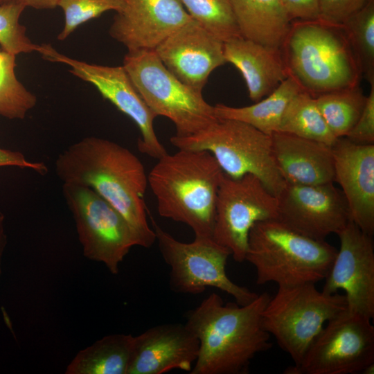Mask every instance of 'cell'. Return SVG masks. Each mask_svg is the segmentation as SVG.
Segmentation results:
<instances>
[{"instance_id": "cell-1", "label": "cell", "mask_w": 374, "mask_h": 374, "mask_svg": "<svg viewBox=\"0 0 374 374\" xmlns=\"http://www.w3.org/2000/svg\"><path fill=\"white\" fill-rule=\"evenodd\" d=\"M55 168L62 183L87 186L118 211L134 232L138 246L150 248L156 242L145 201L148 175L129 149L105 139L87 136L59 154Z\"/></svg>"}, {"instance_id": "cell-2", "label": "cell", "mask_w": 374, "mask_h": 374, "mask_svg": "<svg viewBox=\"0 0 374 374\" xmlns=\"http://www.w3.org/2000/svg\"><path fill=\"white\" fill-rule=\"evenodd\" d=\"M270 296L264 292L247 305L224 303L212 293L190 310L185 325L199 343L190 374H245L251 360L272 344L262 324Z\"/></svg>"}, {"instance_id": "cell-3", "label": "cell", "mask_w": 374, "mask_h": 374, "mask_svg": "<svg viewBox=\"0 0 374 374\" xmlns=\"http://www.w3.org/2000/svg\"><path fill=\"white\" fill-rule=\"evenodd\" d=\"M223 175L209 152L178 149L158 159L148 175V183L161 217L186 224L195 237L213 238Z\"/></svg>"}, {"instance_id": "cell-4", "label": "cell", "mask_w": 374, "mask_h": 374, "mask_svg": "<svg viewBox=\"0 0 374 374\" xmlns=\"http://www.w3.org/2000/svg\"><path fill=\"white\" fill-rule=\"evenodd\" d=\"M288 77L317 98L359 85L362 77L342 25L292 21L280 48Z\"/></svg>"}, {"instance_id": "cell-5", "label": "cell", "mask_w": 374, "mask_h": 374, "mask_svg": "<svg viewBox=\"0 0 374 374\" xmlns=\"http://www.w3.org/2000/svg\"><path fill=\"white\" fill-rule=\"evenodd\" d=\"M337 251L325 240L306 236L276 218L252 226L245 260L255 267L258 285L316 284L326 278Z\"/></svg>"}, {"instance_id": "cell-6", "label": "cell", "mask_w": 374, "mask_h": 374, "mask_svg": "<svg viewBox=\"0 0 374 374\" xmlns=\"http://www.w3.org/2000/svg\"><path fill=\"white\" fill-rule=\"evenodd\" d=\"M170 141L178 149L209 152L231 178L257 177L276 196L285 184L274 161L271 135L244 122L218 118L197 133Z\"/></svg>"}, {"instance_id": "cell-7", "label": "cell", "mask_w": 374, "mask_h": 374, "mask_svg": "<svg viewBox=\"0 0 374 374\" xmlns=\"http://www.w3.org/2000/svg\"><path fill=\"white\" fill-rule=\"evenodd\" d=\"M123 66L151 111L173 123L176 136L197 133L218 118L214 106L204 100L202 93L172 74L154 50L128 51Z\"/></svg>"}, {"instance_id": "cell-8", "label": "cell", "mask_w": 374, "mask_h": 374, "mask_svg": "<svg viewBox=\"0 0 374 374\" xmlns=\"http://www.w3.org/2000/svg\"><path fill=\"white\" fill-rule=\"evenodd\" d=\"M346 309L344 294H326L314 283L278 287L262 311V324L298 366L324 325Z\"/></svg>"}, {"instance_id": "cell-9", "label": "cell", "mask_w": 374, "mask_h": 374, "mask_svg": "<svg viewBox=\"0 0 374 374\" xmlns=\"http://www.w3.org/2000/svg\"><path fill=\"white\" fill-rule=\"evenodd\" d=\"M150 218L161 255L170 268L169 284L172 291L199 294L207 287H213L232 296L240 305H247L258 296L227 276L226 265L231 256L227 248L213 238L195 237L191 242L179 241Z\"/></svg>"}, {"instance_id": "cell-10", "label": "cell", "mask_w": 374, "mask_h": 374, "mask_svg": "<svg viewBox=\"0 0 374 374\" xmlns=\"http://www.w3.org/2000/svg\"><path fill=\"white\" fill-rule=\"evenodd\" d=\"M374 327L371 319L347 309L323 326L301 362L287 374L373 373Z\"/></svg>"}, {"instance_id": "cell-11", "label": "cell", "mask_w": 374, "mask_h": 374, "mask_svg": "<svg viewBox=\"0 0 374 374\" xmlns=\"http://www.w3.org/2000/svg\"><path fill=\"white\" fill-rule=\"evenodd\" d=\"M62 194L75 223L83 254L112 274L134 246L136 236L124 217L91 188L63 183Z\"/></svg>"}, {"instance_id": "cell-12", "label": "cell", "mask_w": 374, "mask_h": 374, "mask_svg": "<svg viewBox=\"0 0 374 374\" xmlns=\"http://www.w3.org/2000/svg\"><path fill=\"white\" fill-rule=\"evenodd\" d=\"M278 199L256 176L233 179L224 173L216 200L213 239L235 261L245 260L248 238L258 222L276 219Z\"/></svg>"}, {"instance_id": "cell-13", "label": "cell", "mask_w": 374, "mask_h": 374, "mask_svg": "<svg viewBox=\"0 0 374 374\" xmlns=\"http://www.w3.org/2000/svg\"><path fill=\"white\" fill-rule=\"evenodd\" d=\"M38 53L48 61L69 66L70 73L92 84L105 98L129 116L141 132L137 143L141 152L157 160L168 153L154 130L157 116L146 105L123 66H103L74 60L46 44L40 45Z\"/></svg>"}, {"instance_id": "cell-14", "label": "cell", "mask_w": 374, "mask_h": 374, "mask_svg": "<svg viewBox=\"0 0 374 374\" xmlns=\"http://www.w3.org/2000/svg\"><path fill=\"white\" fill-rule=\"evenodd\" d=\"M337 235L339 249L326 275L322 291L345 292L347 310L374 317V244L372 235L349 221Z\"/></svg>"}, {"instance_id": "cell-15", "label": "cell", "mask_w": 374, "mask_h": 374, "mask_svg": "<svg viewBox=\"0 0 374 374\" xmlns=\"http://www.w3.org/2000/svg\"><path fill=\"white\" fill-rule=\"evenodd\" d=\"M276 219L306 236L325 240L350 221L348 204L333 183H285L278 195Z\"/></svg>"}, {"instance_id": "cell-16", "label": "cell", "mask_w": 374, "mask_h": 374, "mask_svg": "<svg viewBox=\"0 0 374 374\" xmlns=\"http://www.w3.org/2000/svg\"><path fill=\"white\" fill-rule=\"evenodd\" d=\"M154 51L172 74L200 93L211 72L226 63L224 42L193 19L166 37Z\"/></svg>"}, {"instance_id": "cell-17", "label": "cell", "mask_w": 374, "mask_h": 374, "mask_svg": "<svg viewBox=\"0 0 374 374\" xmlns=\"http://www.w3.org/2000/svg\"><path fill=\"white\" fill-rule=\"evenodd\" d=\"M116 13L109 33L128 51L154 50L192 19L178 0H125Z\"/></svg>"}, {"instance_id": "cell-18", "label": "cell", "mask_w": 374, "mask_h": 374, "mask_svg": "<svg viewBox=\"0 0 374 374\" xmlns=\"http://www.w3.org/2000/svg\"><path fill=\"white\" fill-rule=\"evenodd\" d=\"M335 181L346 200L350 220L374 233V144H359L346 137L331 145Z\"/></svg>"}, {"instance_id": "cell-19", "label": "cell", "mask_w": 374, "mask_h": 374, "mask_svg": "<svg viewBox=\"0 0 374 374\" xmlns=\"http://www.w3.org/2000/svg\"><path fill=\"white\" fill-rule=\"evenodd\" d=\"M199 348V340L185 324L153 326L134 337L127 374H162L174 369L190 373Z\"/></svg>"}, {"instance_id": "cell-20", "label": "cell", "mask_w": 374, "mask_h": 374, "mask_svg": "<svg viewBox=\"0 0 374 374\" xmlns=\"http://www.w3.org/2000/svg\"><path fill=\"white\" fill-rule=\"evenodd\" d=\"M276 168L285 183L315 185L335 181L330 145L294 134L271 135Z\"/></svg>"}, {"instance_id": "cell-21", "label": "cell", "mask_w": 374, "mask_h": 374, "mask_svg": "<svg viewBox=\"0 0 374 374\" xmlns=\"http://www.w3.org/2000/svg\"><path fill=\"white\" fill-rule=\"evenodd\" d=\"M226 62L241 73L254 103L273 92L288 75L280 49L242 37L224 43Z\"/></svg>"}, {"instance_id": "cell-22", "label": "cell", "mask_w": 374, "mask_h": 374, "mask_svg": "<svg viewBox=\"0 0 374 374\" xmlns=\"http://www.w3.org/2000/svg\"><path fill=\"white\" fill-rule=\"evenodd\" d=\"M241 36L280 49L292 21L281 0H231Z\"/></svg>"}, {"instance_id": "cell-23", "label": "cell", "mask_w": 374, "mask_h": 374, "mask_svg": "<svg viewBox=\"0 0 374 374\" xmlns=\"http://www.w3.org/2000/svg\"><path fill=\"white\" fill-rule=\"evenodd\" d=\"M134 338L132 335H107L80 350L67 366L66 374H127Z\"/></svg>"}, {"instance_id": "cell-24", "label": "cell", "mask_w": 374, "mask_h": 374, "mask_svg": "<svg viewBox=\"0 0 374 374\" xmlns=\"http://www.w3.org/2000/svg\"><path fill=\"white\" fill-rule=\"evenodd\" d=\"M301 91L295 81L288 77L273 92L254 104L242 107L217 104L215 114L217 118L244 122L271 135L278 131L288 103Z\"/></svg>"}, {"instance_id": "cell-25", "label": "cell", "mask_w": 374, "mask_h": 374, "mask_svg": "<svg viewBox=\"0 0 374 374\" xmlns=\"http://www.w3.org/2000/svg\"><path fill=\"white\" fill-rule=\"evenodd\" d=\"M278 132L332 145L337 138L326 123L316 98L301 91L288 103Z\"/></svg>"}, {"instance_id": "cell-26", "label": "cell", "mask_w": 374, "mask_h": 374, "mask_svg": "<svg viewBox=\"0 0 374 374\" xmlns=\"http://www.w3.org/2000/svg\"><path fill=\"white\" fill-rule=\"evenodd\" d=\"M366 98L360 85L321 95L317 105L336 138L345 137L358 120Z\"/></svg>"}, {"instance_id": "cell-27", "label": "cell", "mask_w": 374, "mask_h": 374, "mask_svg": "<svg viewBox=\"0 0 374 374\" xmlns=\"http://www.w3.org/2000/svg\"><path fill=\"white\" fill-rule=\"evenodd\" d=\"M341 25L362 75L374 84V0H368Z\"/></svg>"}, {"instance_id": "cell-28", "label": "cell", "mask_w": 374, "mask_h": 374, "mask_svg": "<svg viewBox=\"0 0 374 374\" xmlns=\"http://www.w3.org/2000/svg\"><path fill=\"white\" fill-rule=\"evenodd\" d=\"M190 17L224 43L242 37L231 0H178Z\"/></svg>"}, {"instance_id": "cell-29", "label": "cell", "mask_w": 374, "mask_h": 374, "mask_svg": "<svg viewBox=\"0 0 374 374\" xmlns=\"http://www.w3.org/2000/svg\"><path fill=\"white\" fill-rule=\"evenodd\" d=\"M16 55L0 51V116L23 119L37 104V97L17 78Z\"/></svg>"}, {"instance_id": "cell-30", "label": "cell", "mask_w": 374, "mask_h": 374, "mask_svg": "<svg viewBox=\"0 0 374 374\" xmlns=\"http://www.w3.org/2000/svg\"><path fill=\"white\" fill-rule=\"evenodd\" d=\"M25 8L20 4L0 5V45L2 51L14 55L38 52L40 47L30 40L26 27L19 21Z\"/></svg>"}, {"instance_id": "cell-31", "label": "cell", "mask_w": 374, "mask_h": 374, "mask_svg": "<svg viewBox=\"0 0 374 374\" xmlns=\"http://www.w3.org/2000/svg\"><path fill=\"white\" fill-rule=\"evenodd\" d=\"M124 2L125 0H60L57 6L64 12V25L57 39H66L78 26L106 11L120 12Z\"/></svg>"}, {"instance_id": "cell-32", "label": "cell", "mask_w": 374, "mask_h": 374, "mask_svg": "<svg viewBox=\"0 0 374 374\" xmlns=\"http://www.w3.org/2000/svg\"><path fill=\"white\" fill-rule=\"evenodd\" d=\"M345 137L359 144H374V84L358 120Z\"/></svg>"}, {"instance_id": "cell-33", "label": "cell", "mask_w": 374, "mask_h": 374, "mask_svg": "<svg viewBox=\"0 0 374 374\" xmlns=\"http://www.w3.org/2000/svg\"><path fill=\"white\" fill-rule=\"evenodd\" d=\"M368 0H319L320 19L335 24H343L361 9Z\"/></svg>"}, {"instance_id": "cell-34", "label": "cell", "mask_w": 374, "mask_h": 374, "mask_svg": "<svg viewBox=\"0 0 374 374\" xmlns=\"http://www.w3.org/2000/svg\"><path fill=\"white\" fill-rule=\"evenodd\" d=\"M291 21L320 19L319 0H281Z\"/></svg>"}, {"instance_id": "cell-35", "label": "cell", "mask_w": 374, "mask_h": 374, "mask_svg": "<svg viewBox=\"0 0 374 374\" xmlns=\"http://www.w3.org/2000/svg\"><path fill=\"white\" fill-rule=\"evenodd\" d=\"M1 166H16L21 168H27L42 175H46L48 170L46 164L42 162L28 161L20 152L1 148H0Z\"/></svg>"}, {"instance_id": "cell-36", "label": "cell", "mask_w": 374, "mask_h": 374, "mask_svg": "<svg viewBox=\"0 0 374 374\" xmlns=\"http://www.w3.org/2000/svg\"><path fill=\"white\" fill-rule=\"evenodd\" d=\"M60 0H0L2 4H20L35 9H53L57 6Z\"/></svg>"}, {"instance_id": "cell-37", "label": "cell", "mask_w": 374, "mask_h": 374, "mask_svg": "<svg viewBox=\"0 0 374 374\" xmlns=\"http://www.w3.org/2000/svg\"><path fill=\"white\" fill-rule=\"evenodd\" d=\"M7 244V236L5 231V216L0 212V278L2 274V258Z\"/></svg>"}]
</instances>
